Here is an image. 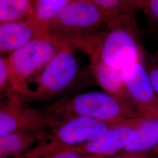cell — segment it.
<instances>
[{
    "instance_id": "ba28073f",
    "label": "cell",
    "mask_w": 158,
    "mask_h": 158,
    "mask_svg": "<svg viewBox=\"0 0 158 158\" xmlns=\"http://www.w3.org/2000/svg\"><path fill=\"white\" fill-rule=\"evenodd\" d=\"M123 78L129 101L139 117H158V96L143 60L124 69Z\"/></svg>"
},
{
    "instance_id": "6da1fadb",
    "label": "cell",
    "mask_w": 158,
    "mask_h": 158,
    "mask_svg": "<svg viewBox=\"0 0 158 158\" xmlns=\"http://www.w3.org/2000/svg\"><path fill=\"white\" fill-rule=\"evenodd\" d=\"M112 20L93 0H72L48 27L46 32L69 45L79 47L91 56L104 26Z\"/></svg>"
},
{
    "instance_id": "7402d4cb",
    "label": "cell",
    "mask_w": 158,
    "mask_h": 158,
    "mask_svg": "<svg viewBox=\"0 0 158 158\" xmlns=\"http://www.w3.org/2000/svg\"><path fill=\"white\" fill-rule=\"evenodd\" d=\"M85 158H104L100 157V156H96V155H89L88 156H87L86 157H85Z\"/></svg>"
},
{
    "instance_id": "5bb4252c",
    "label": "cell",
    "mask_w": 158,
    "mask_h": 158,
    "mask_svg": "<svg viewBox=\"0 0 158 158\" xmlns=\"http://www.w3.org/2000/svg\"><path fill=\"white\" fill-rule=\"evenodd\" d=\"M34 20L33 1L0 0V23Z\"/></svg>"
},
{
    "instance_id": "30bf717a",
    "label": "cell",
    "mask_w": 158,
    "mask_h": 158,
    "mask_svg": "<svg viewBox=\"0 0 158 158\" xmlns=\"http://www.w3.org/2000/svg\"><path fill=\"white\" fill-rule=\"evenodd\" d=\"M46 33V30L34 20L1 23L0 24L1 54L13 53Z\"/></svg>"
},
{
    "instance_id": "8fae6325",
    "label": "cell",
    "mask_w": 158,
    "mask_h": 158,
    "mask_svg": "<svg viewBox=\"0 0 158 158\" xmlns=\"http://www.w3.org/2000/svg\"><path fill=\"white\" fill-rule=\"evenodd\" d=\"M49 136L46 131L16 132L0 137V158H21L31 147Z\"/></svg>"
},
{
    "instance_id": "52a82bcc",
    "label": "cell",
    "mask_w": 158,
    "mask_h": 158,
    "mask_svg": "<svg viewBox=\"0 0 158 158\" xmlns=\"http://www.w3.org/2000/svg\"><path fill=\"white\" fill-rule=\"evenodd\" d=\"M118 123L104 122L83 116L62 118L59 122L52 121V135L49 136V141L62 147H77L100 137Z\"/></svg>"
},
{
    "instance_id": "44dd1931",
    "label": "cell",
    "mask_w": 158,
    "mask_h": 158,
    "mask_svg": "<svg viewBox=\"0 0 158 158\" xmlns=\"http://www.w3.org/2000/svg\"><path fill=\"white\" fill-rule=\"evenodd\" d=\"M110 158H150L149 153H142L125 152L124 153Z\"/></svg>"
},
{
    "instance_id": "603a6c76",
    "label": "cell",
    "mask_w": 158,
    "mask_h": 158,
    "mask_svg": "<svg viewBox=\"0 0 158 158\" xmlns=\"http://www.w3.org/2000/svg\"><path fill=\"white\" fill-rule=\"evenodd\" d=\"M154 151H155V152L156 153V155H157V157L158 158V148L157 149H156Z\"/></svg>"
},
{
    "instance_id": "7a4b0ae2",
    "label": "cell",
    "mask_w": 158,
    "mask_h": 158,
    "mask_svg": "<svg viewBox=\"0 0 158 158\" xmlns=\"http://www.w3.org/2000/svg\"><path fill=\"white\" fill-rule=\"evenodd\" d=\"M93 59L120 70L143 60L134 15L117 17L108 24L102 32L95 54L91 57Z\"/></svg>"
},
{
    "instance_id": "ac0fdd59",
    "label": "cell",
    "mask_w": 158,
    "mask_h": 158,
    "mask_svg": "<svg viewBox=\"0 0 158 158\" xmlns=\"http://www.w3.org/2000/svg\"><path fill=\"white\" fill-rule=\"evenodd\" d=\"M0 90L1 93L7 91V97L14 94L12 87L8 57H0Z\"/></svg>"
},
{
    "instance_id": "e0dca14e",
    "label": "cell",
    "mask_w": 158,
    "mask_h": 158,
    "mask_svg": "<svg viewBox=\"0 0 158 158\" xmlns=\"http://www.w3.org/2000/svg\"><path fill=\"white\" fill-rule=\"evenodd\" d=\"M88 155L78 151L76 147L52 151L35 148L21 158H85Z\"/></svg>"
},
{
    "instance_id": "4fadbf2b",
    "label": "cell",
    "mask_w": 158,
    "mask_h": 158,
    "mask_svg": "<svg viewBox=\"0 0 158 158\" xmlns=\"http://www.w3.org/2000/svg\"><path fill=\"white\" fill-rule=\"evenodd\" d=\"M136 134L125 152L149 153L158 148V117L135 118Z\"/></svg>"
},
{
    "instance_id": "277c9868",
    "label": "cell",
    "mask_w": 158,
    "mask_h": 158,
    "mask_svg": "<svg viewBox=\"0 0 158 158\" xmlns=\"http://www.w3.org/2000/svg\"><path fill=\"white\" fill-rule=\"evenodd\" d=\"M60 43V40L46 32L12 53L8 63L12 87L16 94L24 99L29 96V81L40 76L56 55Z\"/></svg>"
},
{
    "instance_id": "9c48e42d",
    "label": "cell",
    "mask_w": 158,
    "mask_h": 158,
    "mask_svg": "<svg viewBox=\"0 0 158 158\" xmlns=\"http://www.w3.org/2000/svg\"><path fill=\"white\" fill-rule=\"evenodd\" d=\"M135 118L122 121L100 137L76 148L81 152L104 158L124 151L135 136Z\"/></svg>"
},
{
    "instance_id": "7c38bea8",
    "label": "cell",
    "mask_w": 158,
    "mask_h": 158,
    "mask_svg": "<svg viewBox=\"0 0 158 158\" xmlns=\"http://www.w3.org/2000/svg\"><path fill=\"white\" fill-rule=\"evenodd\" d=\"M91 70L97 83L106 93L130 102L123 78V70L111 67L98 59H91Z\"/></svg>"
},
{
    "instance_id": "d6986e66",
    "label": "cell",
    "mask_w": 158,
    "mask_h": 158,
    "mask_svg": "<svg viewBox=\"0 0 158 158\" xmlns=\"http://www.w3.org/2000/svg\"><path fill=\"white\" fill-rule=\"evenodd\" d=\"M138 9L144 12L152 27L158 31V0L138 1Z\"/></svg>"
},
{
    "instance_id": "2e32d148",
    "label": "cell",
    "mask_w": 158,
    "mask_h": 158,
    "mask_svg": "<svg viewBox=\"0 0 158 158\" xmlns=\"http://www.w3.org/2000/svg\"><path fill=\"white\" fill-rule=\"evenodd\" d=\"M113 21L117 17L134 15L138 9V1L93 0Z\"/></svg>"
},
{
    "instance_id": "ffe728a7",
    "label": "cell",
    "mask_w": 158,
    "mask_h": 158,
    "mask_svg": "<svg viewBox=\"0 0 158 158\" xmlns=\"http://www.w3.org/2000/svg\"><path fill=\"white\" fill-rule=\"evenodd\" d=\"M147 69L153 87L158 96V63H151Z\"/></svg>"
},
{
    "instance_id": "3957f363",
    "label": "cell",
    "mask_w": 158,
    "mask_h": 158,
    "mask_svg": "<svg viewBox=\"0 0 158 158\" xmlns=\"http://www.w3.org/2000/svg\"><path fill=\"white\" fill-rule=\"evenodd\" d=\"M55 117L83 116L111 123L138 117L130 102L100 91L79 94L53 108Z\"/></svg>"
},
{
    "instance_id": "9a60e30c",
    "label": "cell",
    "mask_w": 158,
    "mask_h": 158,
    "mask_svg": "<svg viewBox=\"0 0 158 158\" xmlns=\"http://www.w3.org/2000/svg\"><path fill=\"white\" fill-rule=\"evenodd\" d=\"M72 0H36L33 1L34 21L46 29L55 20Z\"/></svg>"
},
{
    "instance_id": "cb8c5ba5",
    "label": "cell",
    "mask_w": 158,
    "mask_h": 158,
    "mask_svg": "<svg viewBox=\"0 0 158 158\" xmlns=\"http://www.w3.org/2000/svg\"><path fill=\"white\" fill-rule=\"evenodd\" d=\"M157 158H158V157H157Z\"/></svg>"
},
{
    "instance_id": "5b68a950",
    "label": "cell",
    "mask_w": 158,
    "mask_h": 158,
    "mask_svg": "<svg viewBox=\"0 0 158 158\" xmlns=\"http://www.w3.org/2000/svg\"><path fill=\"white\" fill-rule=\"evenodd\" d=\"M78 73V63L72 47L61 40L56 55L36 80V87L27 98L41 100L63 94L73 85Z\"/></svg>"
},
{
    "instance_id": "8992f818",
    "label": "cell",
    "mask_w": 158,
    "mask_h": 158,
    "mask_svg": "<svg viewBox=\"0 0 158 158\" xmlns=\"http://www.w3.org/2000/svg\"><path fill=\"white\" fill-rule=\"evenodd\" d=\"M53 115L30 107L18 94L7 97L0 107V137L16 132H42L51 126Z\"/></svg>"
}]
</instances>
